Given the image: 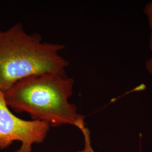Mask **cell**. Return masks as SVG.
<instances>
[{"label": "cell", "mask_w": 152, "mask_h": 152, "mask_svg": "<svg viewBox=\"0 0 152 152\" xmlns=\"http://www.w3.org/2000/svg\"><path fill=\"white\" fill-rule=\"evenodd\" d=\"M145 66L148 72L152 76V56L146 61Z\"/></svg>", "instance_id": "6"}, {"label": "cell", "mask_w": 152, "mask_h": 152, "mask_svg": "<svg viewBox=\"0 0 152 152\" xmlns=\"http://www.w3.org/2000/svg\"><path fill=\"white\" fill-rule=\"evenodd\" d=\"M64 46L43 41L28 33L21 23L0 31V90L5 92L29 76L51 72L66 75L68 60L60 54Z\"/></svg>", "instance_id": "2"}, {"label": "cell", "mask_w": 152, "mask_h": 152, "mask_svg": "<svg viewBox=\"0 0 152 152\" xmlns=\"http://www.w3.org/2000/svg\"><path fill=\"white\" fill-rule=\"evenodd\" d=\"M85 140V147L84 148L78 152H94L92 150L91 144V140H90V131L88 128H86L85 130L82 131Z\"/></svg>", "instance_id": "5"}, {"label": "cell", "mask_w": 152, "mask_h": 152, "mask_svg": "<svg viewBox=\"0 0 152 152\" xmlns=\"http://www.w3.org/2000/svg\"><path fill=\"white\" fill-rule=\"evenodd\" d=\"M74 83L67 75L46 72L26 77L3 94L7 105L16 112L27 113L50 126L72 125L82 132L86 128L85 116L69 102Z\"/></svg>", "instance_id": "1"}, {"label": "cell", "mask_w": 152, "mask_h": 152, "mask_svg": "<svg viewBox=\"0 0 152 152\" xmlns=\"http://www.w3.org/2000/svg\"><path fill=\"white\" fill-rule=\"evenodd\" d=\"M144 13L147 15L149 27L151 28V35L149 38V49L152 51V1L148 3L145 6Z\"/></svg>", "instance_id": "4"}, {"label": "cell", "mask_w": 152, "mask_h": 152, "mask_svg": "<svg viewBox=\"0 0 152 152\" xmlns=\"http://www.w3.org/2000/svg\"><path fill=\"white\" fill-rule=\"evenodd\" d=\"M50 127L44 121H27L16 117L6 104L3 92L0 90V149L19 141L21 147L14 152H31L33 144L44 141Z\"/></svg>", "instance_id": "3"}]
</instances>
